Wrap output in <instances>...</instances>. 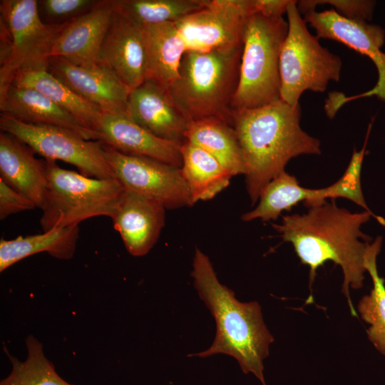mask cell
Wrapping results in <instances>:
<instances>
[{
    "label": "cell",
    "mask_w": 385,
    "mask_h": 385,
    "mask_svg": "<svg viewBox=\"0 0 385 385\" xmlns=\"http://www.w3.org/2000/svg\"><path fill=\"white\" fill-rule=\"evenodd\" d=\"M371 215V211L351 212L326 201L305 213L283 216L281 223L272 225L284 242L293 245L301 262L309 267L311 292L319 267L328 261L340 266L344 274L342 291L354 317L357 314L349 287L358 289L364 284V255L370 238L361 227Z\"/></svg>",
    "instance_id": "cell-1"
},
{
    "label": "cell",
    "mask_w": 385,
    "mask_h": 385,
    "mask_svg": "<svg viewBox=\"0 0 385 385\" xmlns=\"http://www.w3.org/2000/svg\"><path fill=\"white\" fill-rule=\"evenodd\" d=\"M301 115L299 103L290 105L281 99L259 108L232 110L231 124L242 152L252 204L291 159L321 153L319 140L302 129Z\"/></svg>",
    "instance_id": "cell-2"
},
{
    "label": "cell",
    "mask_w": 385,
    "mask_h": 385,
    "mask_svg": "<svg viewBox=\"0 0 385 385\" xmlns=\"http://www.w3.org/2000/svg\"><path fill=\"white\" fill-rule=\"evenodd\" d=\"M191 276L199 297L216 323V334L207 349L189 356L207 357L224 354L235 358L245 374H253L266 385L263 360L274 338L266 327L257 302H241L221 284L209 257L196 248Z\"/></svg>",
    "instance_id": "cell-3"
},
{
    "label": "cell",
    "mask_w": 385,
    "mask_h": 385,
    "mask_svg": "<svg viewBox=\"0 0 385 385\" xmlns=\"http://www.w3.org/2000/svg\"><path fill=\"white\" fill-rule=\"evenodd\" d=\"M242 46L206 51H187L168 93L188 122L217 118L231 124Z\"/></svg>",
    "instance_id": "cell-4"
},
{
    "label": "cell",
    "mask_w": 385,
    "mask_h": 385,
    "mask_svg": "<svg viewBox=\"0 0 385 385\" xmlns=\"http://www.w3.org/2000/svg\"><path fill=\"white\" fill-rule=\"evenodd\" d=\"M287 32L288 22L283 17L258 11L249 16L232 110L259 108L281 99L279 58Z\"/></svg>",
    "instance_id": "cell-5"
},
{
    "label": "cell",
    "mask_w": 385,
    "mask_h": 385,
    "mask_svg": "<svg viewBox=\"0 0 385 385\" xmlns=\"http://www.w3.org/2000/svg\"><path fill=\"white\" fill-rule=\"evenodd\" d=\"M48 186L40 225L43 232L78 224L114 212L125 190L115 178L98 179L59 167L46 160Z\"/></svg>",
    "instance_id": "cell-6"
},
{
    "label": "cell",
    "mask_w": 385,
    "mask_h": 385,
    "mask_svg": "<svg viewBox=\"0 0 385 385\" xmlns=\"http://www.w3.org/2000/svg\"><path fill=\"white\" fill-rule=\"evenodd\" d=\"M292 0L287 11L288 32L279 58L281 100L295 105L306 91L322 93L330 81H339L342 68L340 57L312 34Z\"/></svg>",
    "instance_id": "cell-7"
},
{
    "label": "cell",
    "mask_w": 385,
    "mask_h": 385,
    "mask_svg": "<svg viewBox=\"0 0 385 385\" xmlns=\"http://www.w3.org/2000/svg\"><path fill=\"white\" fill-rule=\"evenodd\" d=\"M0 95L20 71L48 66L66 25L45 24L36 0H1Z\"/></svg>",
    "instance_id": "cell-8"
},
{
    "label": "cell",
    "mask_w": 385,
    "mask_h": 385,
    "mask_svg": "<svg viewBox=\"0 0 385 385\" xmlns=\"http://www.w3.org/2000/svg\"><path fill=\"white\" fill-rule=\"evenodd\" d=\"M0 128L46 160L71 164L87 177L115 178L105 156L103 143L100 140H87L63 127L27 123L1 113Z\"/></svg>",
    "instance_id": "cell-9"
},
{
    "label": "cell",
    "mask_w": 385,
    "mask_h": 385,
    "mask_svg": "<svg viewBox=\"0 0 385 385\" xmlns=\"http://www.w3.org/2000/svg\"><path fill=\"white\" fill-rule=\"evenodd\" d=\"M304 19L314 29L319 38L339 42L361 55L366 56L374 63L378 71L375 86L361 94L346 97L329 98L327 108L335 115L344 103L360 98L376 96L385 102V53L381 50L385 42V30L376 24L346 19L333 9L323 11L316 10L304 14Z\"/></svg>",
    "instance_id": "cell-10"
},
{
    "label": "cell",
    "mask_w": 385,
    "mask_h": 385,
    "mask_svg": "<svg viewBox=\"0 0 385 385\" xmlns=\"http://www.w3.org/2000/svg\"><path fill=\"white\" fill-rule=\"evenodd\" d=\"M115 178L128 190L161 204L165 209L192 205L180 168L143 156L122 153L103 143Z\"/></svg>",
    "instance_id": "cell-11"
},
{
    "label": "cell",
    "mask_w": 385,
    "mask_h": 385,
    "mask_svg": "<svg viewBox=\"0 0 385 385\" xmlns=\"http://www.w3.org/2000/svg\"><path fill=\"white\" fill-rule=\"evenodd\" d=\"M257 11L255 0H205L202 9L175 22L188 51L242 46L245 24Z\"/></svg>",
    "instance_id": "cell-12"
},
{
    "label": "cell",
    "mask_w": 385,
    "mask_h": 385,
    "mask_svg": "<svg viewBox=\"0 0 385 385\" xmlns=\"http://www.w3.org/2000/svg\"><path fill=\"white\" fill-rule=\"evenodd\" d=\"M47 68L80 98L103 113L126 112L130 90L108 67L101 63L81 66L60 56H51Z\"/></svg>",
    "instance_id": "cell-13"
},
{
    "label": "cell",
    "mask_w": 385,
    "mask_h": 385,
    "mask_svg": "<svg viewBox=\"0 0 385 385\" xmlns=\"http://www.w3.org/2000/svg\"><path fill=\"white\" fill-rule=\"evenodd\" d=\"M98 63L111 69L130 91L145 80L144 26L114 9Z\"/></svg>",
    "instance_id": "cell-14"
},
{
    "label": "cell",
    "mask_w": 385,
    "mask_h": 385,
    "mask_svg": "<svg viewBox=\"0 0 385 385\" xmlns=\"http://www.w3.org/2000/svg\"><path fill=\"white\" fill-rule=\"evenodd\" d=\"M96 131L98 140L122 153L153 158L178 168L182 165L183 143L154 135L126 112L103 113Z\"/></svg>",
    "instance_id": "cell-15"
},
{
    "label": "cell",
    "mask_w": 385,
    "mask_h": 385,
    "mask_svg": "<svg viewBox=\"0 0 385 385\" xmlns=\"http://www.w3.org/2000/svg\"><path fill=\"white\" fill-rule=\"evenodd\" d=\"M165 210L155 200L125 189L111 218L131 255L144 256L153 248L164 227Z\"/></svg>",
    "instance_id": "cell-16"
},
{
    "label": "cell",
    "mask_w": 385,
    "mask_h": 385,
    "mask_svg": "<svg viewBox=\"0 0 385 385\" xmlns=\"http://www.w3.org/2000/svg\"><path fill=\"white\" fill-rule=\"evenodd\" d=\"M126 113L138 125L154 135L183 143L189 122L177 108L168 91L145 79L130 92Z\"/></svg>",
    "instance_id": "cell-17"
},
{
    "label": "cell",
    "mask_w": 385,
    "mask_h": 385,
    "mask_svg": "<svg viewBox=\"0 0 385 385\" xmlns=\"http://www.w3.org/2000/svg\"><path fill=\"white\" fill-rule=\"evenodd\" d=\"M113 0H100L91 10L68 23L57 38L51 56H60L73 64H98L99 51L109 28Z\"/></svg>",
    "instance_id": "cell-18"
},
{
    "label": "cell",
    "mask_w": 385,
    "mask_h": 385,
    "mask_svg": "<svg viewBox=\"0 0 385 385\" xmlns=\"http://www.w3.org/2000/svg\"><path fill=\"white\" fill-rule=\"evenodd\" d=\"M15 136L0 133V179L41 209L48 179L45 160Z\"/></svg>",
    "instance_id": "cell-19"
},
{
    "label": "cell",
    "mask_w": 385,
    "mask_h": 385,
    "mask_svg": "<svg viewBox=\"0 0 385 385\" xmlns=\"http://www.w3.org/2000/svg\"><path fill=\"white\" fill-rule=\"evenodd\" d=\"M1 113L32 124L63 127L87 140H98V133L84 127L74 116L39 91L11 84L0 95Z\"/></svg>",
    "instance_id": "cell-20"
},
{
    "label": "cell",
    "mask_w": 385,
    "mask_h": 385,
    "mask_svg": "<svg viewBox=\"0 0 385 385\" xmlns=\"http://www.w3.org/2000/svg\"><path fill=\"white\" fill-rule=\"evenodd\" d=\"M144 31L145 78L168 90L178 76L185 43L174 22L145 26Z\"/></svg>",
    "instance_id": "cell-21"
},
{
    "label": "cell",
    "mask_w": 385,
    "mask_h": 385,
    "mask_svg": "<svg viewBox=\"0 0 385 385\" xmlns=\"http://www.w3.org/2000/svg\"><path fill=\"white\" fill-rule=\"evenodd\" d=\"M326 200L324 188H304L296 177L284 171L269 182L259 197L257 205L244 213L242 220L245 222L257 219L274 220L282 212L289 211L301 202L309 208L324 203Z\"/></svg>",
    "instance_id": "cell-22"
},
{
    "label": "cell",
    "mask_w": 385,
    "mask_h": 385,
    "mask_svg": "<svg viewBox=\"0 0 385 385\" xmlns=\"http://www.w3.org/2000/svg\"><path fill=\"white\" fill-rule=\"evenodd\" d=\"M185 140L203 149L232 175H245L242 152L232 125L217 118L189 122Z\"/></svg>",
    "instance_id": "cell-23"
},
{
    "label": "cell",
    "mask_w": 385,
    "mask_h": 385,
    "mask_svg": "<svg viewBox=\"0 0 385 385\" xmlns=\"http://www.w3.org/2000/svg\"><path fill=\"white\" fill-rule=\"evenodd\" d=\"M11 84L39 91L71 113L84 127L94 131L103 113L99 108L80 98L51 73L47 66L19 71Z\"/></svg>",
    "instance_id": "cell-24"
},
{
    "label": "cell",
    "mask_w": 385,
    "mask_h": 385,
    "mask_svg": "<svg viewBox=\"0 0 385 385\" xmlns=\"http://www.w3.org/2000/svg\"><path fill=\"white\" fill-rule=\"evenodd\" d=\"M79 235L78 225L55 228L41 234L1 239L0 272L15 263L39 252H47L60 260L71 259Z\"/></svg>",
    "instance_id": "cell-25"
},
{
    "label": "cell",
    "mask_w": 385,
    "mask_h": 385,
    "mask_svg": "<svg viewBox=\"0 0 385 385\" xmlns=\"http://www.w3.org/2000/svg\"><path fill=\"white\" fill-rule=\"evenodd\" d=\"M180 151V170L192 204L213 198L229 185L232 175L207 152L187 140Z\"/></svg>",
    "instance_id": "cell-26"
},
{
    "label": "cell",
    "mask_w": 385,
    "mask_h": 385,
    "mask_svg": "<svg viewBox=\"0 0 385 385\" xmlns=\"http://www.w3.org/2000/svg\"><path fill=\"white\" fill-rule=\"evenodd\" d=\"M381 245L382 237H377L367 247L364 267L372 279L373 288L369 294L360 299L357 308L361 319L369 324L366 330L369 341L381 354L385 355V285L376 266V258Z\"/></svg>",
    "instance_id": "cell-27"
},
{
    "label": "cell",
    "mask_w": 385,
    "mask_h": 385,
    "mask_svg": "<svg viewBox=\"0 0 385 385\" xmlns=\"http://www.w3.org/2000/svg\"><path fill=\"white\" fill-rule=\"evenodd\" d=\"M113 4L116 11L145 26L175 23L202 9L205 0H113Z\"/></svg>",
    "instance_id": "cell-28"
},
{
    "label": "cell",
    "mask_w": 385,
    "mask_h": 385,
    "mask_svg": "<svg viewBox=\"0 0 385 385\" xmlns=\"http://www.w3.org/2000/svg\"><path fill=\"white\" fill-rule=\"evenodd\" d=\"M27 357L19 361L4 348L11 364L10 374L0 385H73L63 379L46 357L42 344L34 336L26 338Z\"/></svg>",
    "instance_id": "cell-29"
},
{
    "label": "cell",
    "mask_w": 385,
    "mask_h": 385,
    "mask_svg": "<svg viewBox=\"0 0 385 385\" xmlns=\"http://www.w3.org/2000/svg\"><path fill=\"white\" fill-rule=\"evenodd\" d=\"M372 123L373 120L369 123L362 148L359 151L356 148L354 149L349 165L342 177L333 184L324 188L327 199H347L359 205L365 210L371 211L366 205L362 192L361 172Z\"/></svg>",
    "instance_id": "cell-30"
},
{
    "label": "cell",
    "mask_w": 385,
    "mask_h": 385,
    "mask_svg": "<svg viewBox=\"0 0 385 385\" xmlns=\"http://www.w3.org/2000/svg\"><path fill=\"white\" fill-rule=\"evenodd\" d=\"M100 0H40L38 9L47 24L69 23L94 8Z\"/></svg>",
    "instance_id": "cell-31"
},
{
    "label": "cell",
    "mask_w": 385,
    "mask_h": 385,
    "mask_svg": "<svg viewBox=\"0 0 385 385\" xmlns=\"http://www.w3.org/2000/svg\"><path fill=\"white\" fill-rule=\"evenodd\" d=\"M329 4L339 15L352 20L371 21L376 1L369 0H302L297 2L302 14L315 10L317 6Z\"/></svg>",
    "instance_id": "cell-32"
},
{
    "label": "cell",
    "mask_w": 385,
    "mask_h": 385,
    "mask_svg": "<svg viewBox=\"0 0 385 385\" xmlns=\"http://www.w3.org/2000/svg\"><path fill=\"white\" fill-rule=\"evenodd\" d=\"M36 205L31 200L16 191L0 179V219L12 214L33 210Z\"/></svg>",
    "instance_id": "cell-33"
},
{
    "label": "cell",
    "mask_w": 385,
    "mask_h": 385,
    "mask_svg": "<svg viewBox=\"0 0 385 385\" xmlns=\"http://www.w3.org/2000/svg\"><path fill=\"white\" fill-rule=\"evenodd\" d=\"M292 0H256L257 11L272 17H283Z\"/></svg>",
    "instance_id": "cell-34"
}]
</instances>
